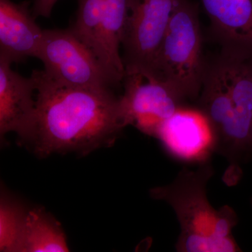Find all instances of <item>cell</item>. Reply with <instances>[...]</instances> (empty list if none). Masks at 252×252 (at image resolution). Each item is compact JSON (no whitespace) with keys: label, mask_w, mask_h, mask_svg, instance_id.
<instances>
[{"label":"cell","mask_w":252,"mask_h":252,"mask_svg":"<svg viewBox=\"0 0 252 252\" xmlns=\"http://www.w3.org/2000/svg\"><path fill=\"white\" fill-rule=\"evenodd\" d=\"M36 120L31 145L41 157L89 154L115 142L124 128L120 97L112 89L59 84L44 70H34Z\"/></svg>","instance_id":"6da1fadb"},{"label":"cell","mask_w":252,"mask_h":252,"mask_svg":"<svg viewBox=\"0 0 252 252\" xmlns=\"http://www.w3.org/2000/svg\"><path fill=\"white\" fill-rule=\"evenodd\" d=\"M214 172L207 160L195 170L182 169L170 185L149 190L152 198L165 201L175 212L181 229L177 252H242L232 235L238 222L236 213L228 205L216 210L207 198Z\"/></svg>","instance_id":"7a4b0ae2"},{"label":"cell","mask_w":252,"mask_h":252,"mask_svg":"<svg viewBox=\"0 0 252 252\" xmlns=\"http://www.w3.org/2000/svg\"><path fill=\"white\" fill-rule=\"evenodd\" d=\"M198 5L180 0L149 77L165 81L184 99L199 97L205 66Z\"/></svg>","instance_id":"3957f363"},{"label":"cell","mask_w":252,"mask_h":252,"mask_svg":"<svg viewBox=\"0 0 252 252\" xmlns=\"http://www.w3.org/2000/svg\"><path fill=\"white\" fill-rule=\"evenodd\" d=\"M37 59L46 75L63 85L112 89L122 82L71 29L44 30Z\"/></svg>","instance_id":"277c9868"},{"label":"cell","mask_w":252,"mask_h":252,"mask_svg":"<svg viewBox=\"0 0 252 252\" xmlns=\"http://www.w3.org/2000/svg\"><path fill=\"white\" fill-rule=\"evenodd\" d=\"M201 94L200 110L211 123L216 136V152L229 160L227 182L234 185L240 180V163L250 155L242 140L237 126L236 116L227 81L223 58L205 68Z\"/></svg>","instance_id":"5b68a950"},{"label":"cell","mask_w":252,"mask_h":252,"mask_svg":"<svg viewBox=\"0 0 252 252\" xmlns=\"http://www.w3.org/2000/svg\"><path fill=\"white\" fill-rule=\"evenodd\" d=\"M180 1L133 0L122 44L126 74H152L170 19Z\"/></svg>","instance_id":"8992f818"},{"label":"cell","mask_w":252,"mask_h":252,"mask_svg":"<svg viewBox=\"0 0 252 252\" xmlns=\"http://www.w3.org/2000/svg\"><path fill=\"white\" fill-rule=\"evenodd\" d=\"M120 97L124 127L135 126L155 137L159 126L180 107L185 99L170 84L139 73L126 74Z\"/></svg>","instance_id":"52a82bcc"},{"label":"cell","mask_w":252,"mask_h":252,"mask_svg":"<svg viewBox=\"0 0 252 252\" xmlns=\"http://www.w3.org/2000/svg\"><path fill=\"white\" fill-rule=\"evenodd\" d=\"M155 137L176 158L200 163L216 151L211 123L200 109L180 107L159 126Z\"/></svg>","instance_id":"ba28073f"},{"label":"cell","mask_w":252,"mask_h":252,"mask_svg":"<svg viewBox=\"0 0 252 252\" xmlns=\"http://www.w3.org/2000/svg\"><path fill=\"white\" fill-rule=\"evenodd\" d=\"M11 64L0 55V134L15 132L31 144L36 120L35 81L13 71Z\"/></svg>","instance_id":"9c48e42d"},{"label":"cell","mask_w":252,"mask_h":252,"mask_svg":"<svg viewBox=\"0 0 252 252\" xmlns=\"http://www.w3.org/2000/svg\"><path fill=\"white\" fill-rule=\"evenodd\" d=\"M223 53L252 58V0H201Z\"/></svg>","instance_id":"30bf717a"},{"label":"cell","mask_w":252,"mask_h":252,"mask_svg":"<svg viewBox=\"0 0 252 252\" xmlns=\"http://www.w3.org/2000/svg\"><path fill=\"white\" fill-rule=\"evenodd\" d=\"M44 30L35 22L26 2L0 0V55L11 63L37 59Z\"/></svg>","instance_id":"8fae6325"},{"label":"cell","mask_w":252,"mask_h":252,"mask_svg":"<svg viewBox=\"0 0 252 252\" xmlns=\"http://www.w3.org/2000/svg\"><path fill=\"white\" fill-rule=\"evenodd\" d=\"M133 0H104L94 53L109 70L124 81L126 69L120 55V46Z\"/></svg>","instance_id":"7c38bea8"},{"label":"cell","mask_w":252,"mask_h":252,"mask_svg":"<svg viewBox=\"0 0 252 252\" xmlns=\"http://www.w3.org/2000/svg\"><path fill=\"white\" fill-rule=\"evenodd\" d=\"M228 87L244 144L252 154V58L223 53Z\"/></svg>","instance_id":"4fadbf2b"},{"label":"cell","mask_w":252,"mask_h":252,"mask_svg":"<svg viewBox=\"0 0 252 252\" xmlns=\"http://www.w3.org/2000/svg\"><path fill=\"white\" fill-rule=\"evenodd\" d=\"M69 251L59 222L43 208L28 210L20 252Z\"/></svg>","instance_id":"5bb4252c"},{"label":"cell","mask_w":252,"mask_h":252,"mask_svg":"<svg viewBox=\"0 0 252 252\" xmlns=\"http://www.w3.org/2000/svg\"><path fill=\"white\" fill-rule=\"evenodd\" d=\"M28 210L1 192L0 200V252H20Z\"/></svg>","instance_id":"9a60e30c"},{"label":"cell","mask_w":252,"mask_h":252,"mask_svg":"<svg viewBox=\"0 0 252 252\" xmlns=\"http://www.w3.org/2000/svg\"><path fill=\"white\" fill-rule=\"evenodd\" d=\"M78 1L79 7L77 17L70 29L94 52L96 36L102 19L104 0H79Z\"/></svg>","instance_id":"2e32d148"},{"label":"cell","mask_w":252,"mask_h":252,"mask_svg":"<svg viewBox=\"0 0 252 252\" xmlns=\"http://www.w3.org/2000/svg\"><path fill=\"white\" fill-rule=\"evenodd\" d=\"M57 1L58 0H35L32 13L34 18L39 16L49 18Z\"/></svg>","instance_id":"e0dca14e"},{"label":"cell","mask_w":252,"mask_h":252,"mask_svg":"<svg viewBox=\"0 0 252 252\" xmlns=\"http://www.w3.org/2000/svg\"><path fill=\"white\" fill-rule=\"evenodd\" d=\"M251 204H252V198H251Z\"/></svg>","instance_id":"ac0fdd59"}]
</instances>
